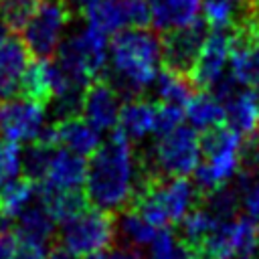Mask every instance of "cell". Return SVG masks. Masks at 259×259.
Wrapping results in <instances>:
<instances>
[{"label": "cell", "mask_w": 259, "mask_h": 259, "mask_svg": "<svg viewBox=\"0 0 259 259\" xmlns=\"http://www.w3.org/2000/svg\"><path fill=\"white\" fill-rule=\"evenodd\" d=\"M136 170L138 164L132 142L113 127L111 138L89 154L83 182L87 200L99 208L121 212L132 196Z\"/></svg>", "instance_id": "1"}, {"label": "cell", "mask_w": 259, "mask_h": 259, "mask_svg": "<svg viewBox=\"0 0 259 259\" xmlns=\"http://www.w3.org/2000/svg\"><path fill=\"white\" fill-rule=\"evenodd\" d=\"M111 75L119 95L138 97L154 83L160 67V34L148 26H125L111 34Z\"/></svg>", "instance_id": "2"}, {"label": "cell", "mask_w": 259, "mask_h": 259, "mask_svg": "<svg viewBox=\"0 0 259 259\" xmlns=\"http://www.w3.org/2000/svg\"><path fill=\"white\" fill-rule=\"evenodd\" d=\"M200 160L194 168V184L200 194L225 186L241 170L243 136L229 125H217L198 134Z\"/></svg>", "instance_id": "3"}, {"label": "cell", "mask_w": 259, "mask_h": 259, "mask_svg": "<svg viewBox=\"0 0 259 259\" xmlns=\"http://www.w3.org/2000/svg\"><path fill=\"white\" fill-rule=\"evenodd\" d=\"M138 160L142 166L162 176H190L200 160L198 132L192 125L180 123L158 136L152 148L140 154Z\"/></svg>", "instance_id": "4"}, {"label": "cell", "mask_w": 259, "mask_h": 259, "mask_svg": "<svg viewBox=\"0 0 259 259\" xmlns=\"http://www.w3.org/2000/svg\"><path fill=\"white\" fill-rule=\"evenodd\" d=\"M117 239V212L85 206L75 217L61 223L59 243L77 255H87L103 249H111Z\"/></svg>", "instance_id": "5"}, {"label": "cell", "mask_w": 259, "mask_h": 259, "mask_svg": "<svg viewBox=\"0 0 259 259\" xmlns=\"http://www.w3.org/2000/svg\"><path fill=\"white\" fill-rule=\"evenodd\" d=\"M73 12L65 0H40L30 20L20 30L24 45L36 59H51L63 38Z\"/></svg>", "instance_id": "6"}, {"label": "cell", "mask_w": 259, "mask_h": 259, "mask_svg": "<svg viewBox=\"0 0 259 259\" xmlns=\"http://www.w3.org/2000/svg\"><path fill=\"white\" fill-rule=\"evenodd\" d=\"M259 247V225L249 217L219 221L208 237L198 247L200 259H233L237 255H251Z\"/></svg>", "instance_id": "7"}, {"label": "cell", "mask_w": 259, "mask_h": 259, "mask_svg": "<svg viewBox=\"0 0 259 259\" xmlns=\"http://www.w3.org/2000/svg\"><path fill=\"white\" fill-rule=\"evenodd\" d=\"M208 26L202 18L194 22L160 32V63L166 71L184 75L190 79V71L196 63L200 47L206 38Z\"/></svg>", "instance_id": "8"}, {"label": "cell", "mask_w": 259, "mask_h": 259, "mask_svg": "<svg viewBox=\"0 0 259 259\" xmlns=\"http://www.w3.org/2000/svg\"><path fill=\"white\" fill-rule=\"evenodd\" d=\"M231 42H233V30L210 28V32H206L196 63L190 71V81L194 87L208 91L225 75L231 55Z\"/></svg>", "instance_id": "9"}, {"label": "cell", "mask_w": 259, "mask_h": 259, "mask_svg": "<svg viewBox=\"0 0 259 259\" xmlns=\"http://www.w3.org/2000/svg\"><path fill=\"white\" fill-rule=\"evenodd\" d=\"M47 109L40 103H34L24 97H12L0 103V136L16 142L26 144L34 140L42 125H45Z\"/></svg>", "instance_id": "10"}, {"label": "cell", "mask_w": 259, "mask_h": 259, "mask_svg": "<svg viewBox=\"0 0 259 259\" xmlns=\"http://www.w3.org/2000/svg\"><path fill=\"white\" fill-rule=\"evenodd\" d=\"M36 140L47 142L51 146L67 148L79 156H89L95 152V148L101 144L99 130L93 127L85 117L69 115L63 119H55L51 125H42Z\"/></svg>", "instance_id": "11"}, {"label": "cell", "mask_w": 259, "mask_h": 259, "mask_svg": "<svg viewBox=\"0 0 259 259\" xmlns=\"http://www.w3.org/2000/svg\"><path fill=\"white\" fill-rule=\"evenodd\" d=\"M119 93L111 85V81L103 75L97 79H91L85 89H83V99H81V113L83 117L101 130H113L117 123V113H119Z\"/></svg>", "instance_id": "12"}, {"label": "cell", "mask_w": 259, "mask_h": 259, "mask_svg": "<svg viewBox=\"0 0 259 259\" xmlns=\"http://www.w3.org/2000/svg\"><path fill=\"white\" fill-rule=\"evenodd\" d=\"M208 28H259V0H200Z\"/></svg>", "instance_id": "13"}, {"label": "cell", "mask_w": 259, "mask_h": 259, "mask_svg": "<svg viewBox=\"0 0 259 259\" xmlns=\"http://www.w3.org/2000/svg\"><path fill=\"white\" fill-rule=\"evenodd\" d=\"M32 61L20 32H8L0 40V103L18 97L20 79Z\"/></svg>", "instance_id": "14"}, {"label": "cell", "mask_w": 259, "mask_h": 259, "mask_svg": "<svg viewBox=\"0 0 259 259\" xmlns=\"http://www.w3.org/2000/svg\"><path fill=\"white\" fill-rule=\"evenodd\" d=\"M225 125L247 138L259 132V93L255 89H237L225 101Z\"/></svg>", "instance_id": "15"}, {"label": "cell", "mask_w": 259, "mask_h": 259, "mask_svg": "<svg viewBox=\"0 0 259 259\" xmlns=\"http://www.w3.org/2000/svg\"><path fill=\"white\" fill-rule=\"evenodd\" d=\"M154 113L156 101L144 99L142 95L130 97L119 105L115 130H119L130 142H142L154 130Z\"/></svg>", "instance_id": "16"}, {"label": "cell", "mask_w": 259, "mask_h": 259, "mask_svg": "<svg viewBox=\"0 0 259 259\" xmlns=\"http://www.w3.org/2000/svg\"><path fill=\"white\" fill-rule=\"evenodd\" d=\"M85 172L87 162L83 160V156L57 146L42 184L51 188H83Z\"/></svg>", "instance_id": "17"}, {"label": "cell", "mask_w": 259, "mask_h": 259, "mask_svg": "<svg viewBox=\"0 0 259 259\" xmlns=\"http://www.w3.org/2000/svg\"><path fill=\"white\" fill-rule=\"evenodd\" d=\"M150 2V24L158 32L186 26L198 18L200 0H148Z\"/></svg>", "instance_id": "18"}, {"label": "cell", "mask_w": 259, "mask_h": 259, "mask_svg": "<svg viewBox=\"0 0 259 259\" xmlns=\"http://www.w3.org/2000/svg\"><path fill=\"white\" fill-rule=\"evenodd\" d=\"M18 97L30 99L40 105H49L53 99V73H51V59H32L20 79Z\"/></svg>", "instance_id": "19"}, {"label": "cell", "mask_w": 259, "mask_h": 259, "mask_svg": "<svg viewBox=\"0 0 259 259\" xmlns=\"http://www.w3.org/2000/svg\"><path fill=\"white\" fill-rule=\"evenodd\" d=\"M184 117L196 132H204L225 123V103L214 97L210 91L192 93V97L184 105Z\"/></svg>", "instance_id": "20"}, {"label": "cell", "mask_w": 259, "mask_h": 259, "mask_svg": "<svg viewBox=\"0 0 259 259\" xmlns=\"http://www.w3.org/2000/svg\"><path fill=\"white\" fill-rule=\"evenodd\" d=\"M55 225H57V221L51 217L47 206L42 202H38L36 196H34V200L30 204H26L16 214L14 233L18 237H26V239H34V241L47 243L55 235Z\"/></svg>", "instance_id": "21"}, {"label": "cell", "mask_w": 259, "mask_h": 259, "mask_svg": "<svg viewBox=\"0 0 259 259\" xmlns=\"http://www.w3.org/2000/svg\"><path fill=\"white\" fill-rule=\"evenodd\" d=\"M89 26L105 32L107 36L127 26L125 0H97L87 6L81 14Z\"/></svg>", "instance_id": "22"}, {"label": "cell", "mask_w": 259, "mask_h": 259, "mask_svg": "<svg viewBox=\"0 0 259 259\" xmlns=\"http://www.w3.org/2000/svg\"><path fill=\"white\" fill-rule=\"evenodd\" d=\"M217 223L219 221L204 206H194L176 223L178 225V241L190 253H196Z\"/></svg>", "instance_id": "23"}, {"label": "cell", "mask_w": 259, "mask_h": 259, "mask_svg": "<svg viewBox=\"0 0 259 259\" xmlns=\"http://www.w3.org/2000/svg\"><path fill=\"white\" fill-rule=\"evenodd\" d=\"M152 85H154L158 103H172V105H180V107L186 105V101L192 97V89H194V85L188 77L166 71V69L158 71Z\"/></svg>", "instance_id": "24"}, {"label": "cell", "mask_w": 259, "mask_h": 259, "mask_svg": "<svg viewBox=\"0 0 259 259\" xmlns=\"http://www.w3.org/2000/svg\"><path fill=\"white\" fill-rule=\"evenodd\" d=\"M55 148L57 146H51V144L40 142L36 138L26 142L24 152H20V172H22V176H26L32 182H42L45 176H47V170H49Z\"/></svg>", "instance_id": "25"}, {"label": "cell", "mask_w": 259, "mask_h": 259, "mask_svg": "<svg viewBox=\"0 0 259 259\" xmlns=\"http://www.w3.org/2000/svg\"><path fill=\"white\" fill-rule=\"evenodd\" d=\"M36 182L28 180L26 176H16L14 180L0 186V210L16 217L26 204L34 200Z\"/></svg>", "instance_id": "26"}, {"label": "cell", "mask_w": 259, "mask_h": 259, "mask_svg": "<svg viewBox=\"0 0 259 259\" xmlns=\"http://www.w3.org/2000/svg\"><path fill=\"white\" fill-rule=\"evenodd\" d=\"M121 212H123V217L117 221V235H121L123 241H127L123 245L138 247V249L144 247V245H148L154 239V235H156V231L160 227H154L150 221H146L136 210L123 208Z\"/></svg>", "instance_id": "27"}, {"label": "cell", "mask_w": 259, "mask_h": 259, "mask_svg": "<svg viewBox=\"0 0 259 259\" xmlns=\"http://www.w3.org/2000/svg\"><path fill=\"white\" fill-rule=\"evenodd\" d=\"M40 0H0V22L10 32H20Z\"/></svg>", "instance_id": "28"}, {"label": "cell", "mask_w": 259, "mask_h": 259, "mask_svg": "<svg viewBox=\"0 0 259 259\" xmlns=\"http://www.w3.org/2000/svg\"><path fill=\"white\" fill-rule=\"evenodd\" d=\"M204 208L217 219V221H227L233 219L237 208H239V194L235 188L219 186L210 192L204 194Z\"/></svg>", "instance_id": "29"}, {"label": "cell", "mask_w": 259, "mask_h": 259, "mask_svg": "<svg viewBox=\"0 0 259 259\" xmlns=\"http://www.w3.org/2000/svg\"><path fill=\"white\" fill-rule=\"evenodd\" d=\"M241 180V196H239V206L245 210V217L255 221L259 225V170H239Z\"/></svg>", "instance_id": "30"}, {"label": "cell", "mask_w": 259, "mask_h": 259, "mask_svg": "<svg viewBox=\"0 0 259 259\" xmlns=\"http://www.w3.org/2000/svg\"><path fill=\"white\" fill-rule=\"evenodd\" d=\"M150 247V259H178L182 253V243L178 237L168 231V227H160L154 235V239L148 243Z\"/></svg>", "instance_id": "31"}, {"label": "cell", "mask_w": 259, "mask_h": 259, "mask_svg": "<svg viewBox=\"0 0 259 259\" xmlns=\"http://www.w3.org/2000/svg\"><path fill=\"white\" fill-rule=\"evenodd\" d=\"M20 174V148L6 138L0 140V186Z\"/></svg>", "instance_id": "32"}, {"label": "cell", "mask_w": 259, "mask_h": 259, "mask_svg": "<svg viewBox=\"0 0 259 259\" xmlns=\"http://www.w3.org/2000/svg\"><path fill=\"white\" fill-rule=\"evenodd\" d=\"M184 121V107L172 105V103H158L156 101V113H154V134L162 136L176 125Z\"/></svg>", "instance_id": "33"}, {"label": "cell", "mask_w": 259, "mask_h": 259, "mask_svg": "<svg viewBox=\"0 0 259 259\" xmlns=\"http://www.w3.org/2000/svg\"><path fill=\"white\" fill-rule=\"evenodd\" d=\"M45 255H47V243L16 235V247L12 259H45Z\"/></svg>", "instance_id": "34"}, {"label": "cell", "mask_w": 259, "mask_h": 259, "mask_svg": "<svg viewBox=\"0 0 259 259\" xmlns=\"http://www.w3.org/2000/svg\"><path fill=\"white\" fill-rule=\"evenodd\" d=\"M107 259H144V255L140 253L138 247H130V245H121V247H111L107 251Z\"/></svg>", "instance_id": "35"}, {"label": "cell", "mask_w": 259, "mask_h": 259, "mask_svg": "<svg viewBox=\"0 0 259 259\" xmlns=\"http://www.w3.org/2000/svg\"><path fill=\"white\" fill-rule=\"evenodd\" d=\"M45 259H81V255H77L75 251L67 249V247L61 245V243H55V245L49 247Z\"/></svg>", "instance_id": "36"}, {"label": "cell", "mask_w": 259, "mask_h": 259, "mask_svg": "<svg viewBox=\"0 0 259 259\" xmlns=\"http://www.w3.org/2000/svg\"><path fill=\"white\" fill-rule=\"evenodd\" d=\"M14 247H16V233L14 231L0 235V259H12Z\"/></svg>", "instance_id": "37"}, {"label": "cell", "mask_w": 259, "mask_h": 259, "mask_svg": "<svg viewBox=\"0 0 259 259\" xmlns=\"http://www.w3.org/2000/svg\"><path fill=\"white\" fill-rule=\"evenodd\" d=\"M14 225H16V217L0 210V235H6V233H12L14 231Z\"/></svg>", "instance_id": "38"}, {"label": "cell", "mask_w": 259, "mask_h": 259, "mask_svg": "<svg viewBox=\"0 0 259 259\" xmlns=\"http://www.w3.org/2000/svg\"><path fill=\"white\" fill-rule=\"evenodd\" d=\"M65 2H67V6L71 8L73 14H83V10L87 6H91L93 2H97V0H65Z\"/></svg>", "instance_id": "39"}, {"label": "cell", "mask_w": 259, "mask_h": 259, "mask_svg": "<svg viewBox=\"0 0 259 259\" xmlns=\"http://www.w3.org/2000/svg\"><path fill=\"white\" fill-rule=\"evenodd\" d=\"M233 259H251V255H237V257H233Z\"/></svg>", "instance_id": "40"}, {"label": "cell", "mask_w": 259, "mask_h": 259, "mask_svg": "<svg viewBox=\"0 0 259 259\" xmlns=\"http://www.w3.org/2000/svg\"><path fill=\"white\" fill-rule=\"evenodd\" d=\"M192 259H200V257H196V255H194V257H192Z\"/></svg>", "instance_id": "41"}]
</instances>
